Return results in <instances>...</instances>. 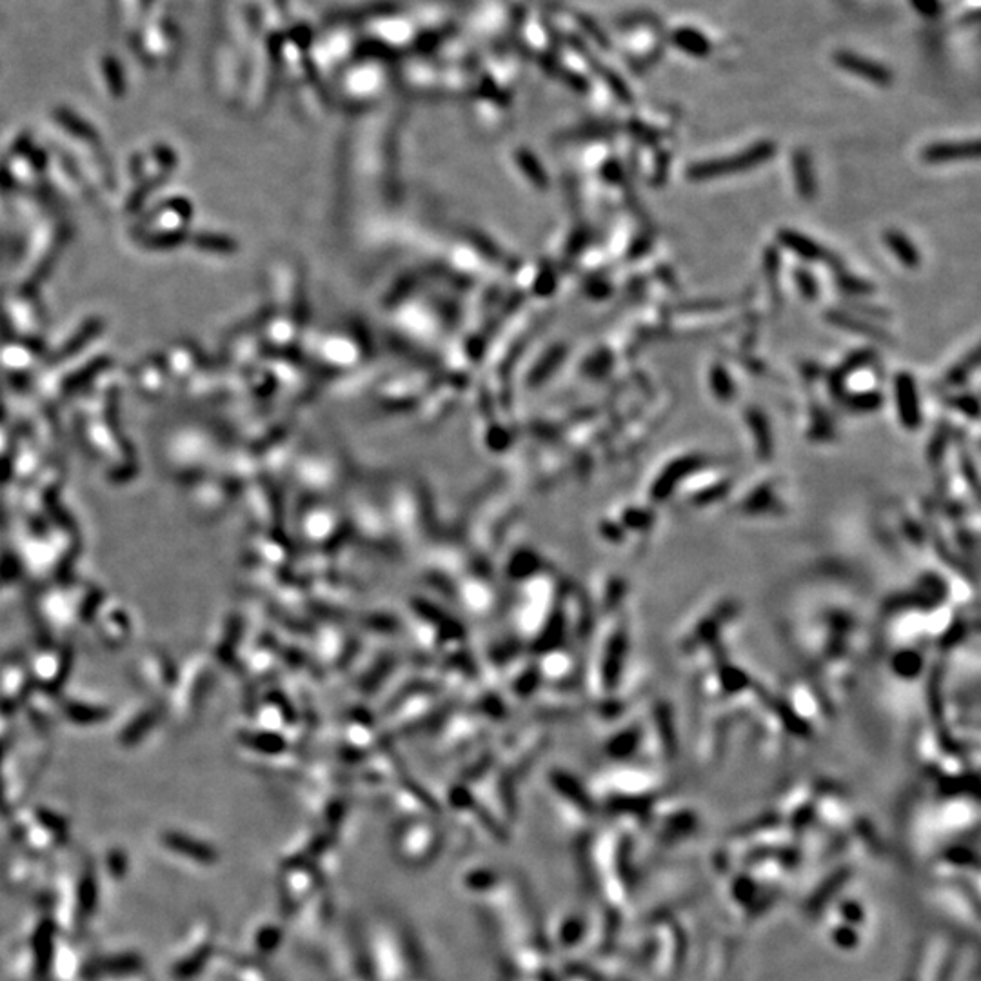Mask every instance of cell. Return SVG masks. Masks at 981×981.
<instances>
[{"instance_id": "2e32d148", "label": "cell", "mask_w": 981, "mask_h": 981, "mask_svg": "<svg viewBox=\"0 0 981 981\" xmlns=\"http://www.w3.org/2000/svg\"><path fill=\"white\" fill-rule=\"evenodd\" d=\"M916 10L922 11L923 15H934L940 10V2L938 0H912Z\"/></svg>"}, {"instance_id": "277c9868", "label": "cell", "mask_w": 981, "mask_h": 981, "mask_svg": "<svg viewBox=\"0 0 981 981\" xmlns=\"http://www.w3.org/2000/svg\"><path fill=\"white\" fill-rule=\"evenodd\" d=\"M778 240L782 244L783 248L793 251L794 255L802 258V260H807V262H822V260H829L831 255L829 251L820 246L814 238L807 237L803 235L800 231L796 229H780L778 231Z\"/></svg>"}, {"instance_id": "9c48e42d", "label": "cell", "mask_w": 981, "mask_h": 981, "mask_svg": "<svg viewBox=\"0 0 981 981\" xmlns=\"http://www.w3.org/2000/svg\"><path fill=\"white\" fill-rule=\"evenodd\" d=\"M673 39L678 48H682L685 53H691L694 57H705V55H709V50H711L709 40L705 39L702 33L689 30V28L674 31Z\"/></svg>"}, {"instance_id": "e0dca14e", "label": "cell", "mask_w": 981, "mask_h": 981, "mask_svg": "<svg viewBox=\"0 0 981 981\" xmlns=\"http://www.w3.org/2000/svg\"><path fill=\"white\" fill-rule=\"evenodd\" d=\"M151 2H153V0H142V8H144V10H148V6L151 4Z\"/></svg>"}, {"instance_id": "8fae6325", "label": "cell", "mask_w": 981, "mask_h": 981, "mask_svg": "<svg viewBox=\"0 0 981 981\" xmlns=\"http://www.w3.org/2000/svg\"><path fill=\"white\" fill-rule=\"evenodd\" d=\"M838 286L847 295H851V297H867V295L874 293V286H872L869 280L854 277V275H849V273H842L838 277Z\"/></svg>"}, {"instance_id": "5b68a950", "label": "cell", "mask_w": 981, "mask_h": 981, "mask_svg": "<svg viewBox=\"0 0 981 981\" xmlns=\"http://www.w3.org/2000/svg\"><path fill=\"white\" fill-rule=\"evenodd\" d=\"M980 155L978 142H938L923 151V159L931 164H942L952 160L976 159Z\"/></svg>"}, {"instance_id": "5bb4252c", "label": "cell", "mask_w": 981, "mask_h": 981, "mask_svg": "<svg viewBox=\"0 0 981 981\" xmlns=\"http://www.w3.org/2000/svg\"><path fill=\"white\" fill-rule=\"evenodd\" d=\"M951 406L960 409L962 413H965L967 417L971 418L978 417V411H980L978 398L974 397V395H962V397L951 398Z\"/></svg>"}, {"instance_id": "30bf717a", "label": "cell", "mask_w": 981, "mask_h": 981, "mask_svg": "<svg viewBox=\"0 0 981 981\" xmlns=\"http://www.w3.org/2000/svg\"><path fill=\"white\" fill-rule=\"evenodd\" d=\"M709 382H711V389H713L714 397L722 402H729L731 398L736 395V387H734L733 378L729 375V371L725 369L724 366L716 364L711 369V375H709Z\"/></svg>"}, {"instance_id": "7c38bea8", "label": "cell", "mask_w": 981, "mask_h": 981, "mask_svg": "<svg viewBox=\"0 0 981 981\" xmlns=\"http://www.w3.org/2000/svg\"><path fill=\"white\" fill-rule=\"evenodd\" d=\"M794 280H796L798 289H800V293H802V297L805 298V300H809V302L816 300L818 293H820V288H818V282H816V278H814L811 271H807V269L803 268L796 269V273H794Z\"/></svg>"}, {"instance_id": "4fadbf2b", "label": "cell", "mask_w": 981, "mask_h": 981, "mask_svg": "<svg viewBox=\"0 0 981 981\" xmlns=\"http://www.w3.org/2000/svg\"><path fill=\"white\" fill-rule=\"evenodd\" d=\"M847 402H849V406L856 409V411H876L878 407H882L883 397L880 395V393L867 391V393H856V395H851Z\"/></svg>"}, {"instance_id": "7a4b0ae2", "label": "cell", "mask_w": 981, "mask_h": 981, "mask_svg": "<svg viewBox=\"0 0 981 981\" xmlns=\"http://www.w3.org/2000/svg\"><path fill=\"white\" fill-rule=\"evenodd\" d=\"M894 393L903 426L916 429L922 422V407L914 377L909 373H900L894 380Z\"/></svg>"}, {"instance_id": "52a82bcc", "label": "cell", "mask_w": 981, "mask_h": 981, "mask_svg": "<svg viewBox=\"0 0 981 981\" xmlns=\"http://www.w3.org/2000/svg\"><path fill=\"white\" fill-rule=\"evenodd\" d=\"M885 244L891 249L892 255L902 262L905 268H918L920 266V253L918 248L911 242V238L905 237L902 231L891 229L885 233Z\"/></svg>"}, {"instance_id": "9a60e30c", "label": "cell", "mask_w": 981, "mask_h": 981, "mask_svg": "<svg viewBox=\"0 0 981 981\" xmlns=\"http://www.w3.org/2000/svg\"><path fill=\"white\" fill-rule=\"evenodd\" d=\"M976 366H978V351H974L971 357L967 358V360L963 362L962 366L956 367L954 371H951V375H949V382H954V384L963 382L965 377H969V375H971V369H974Z\"/></svg>"}, {"instance_id": "ba28073f", "label": "cell", "mask_w": 981, "mask_h": 981, "mask_svg": "<svg viewBox=\"0 0 981 981\" xmlns=\"http://www.w3.org/2000/svg\"><path fill=\"white\" fill-rule=\"evenodd\" d=\"M827 318L833 322L834 326H840L842 329L853 331V333H858V335H867V337L880 338V340L887 338V335L883 333L882 329L872 326L869 322H863V320L851 317V315H847L843 311H831Z\"/></svg>"}, {"instance_id": "6da1fadb", "label": "cell", "mask_w": 981, "mask_h": 981, "mask_svg": "<svg viewBox=\"0 0 981 981\" xmlns=\"http://www.w3.org/2000/svg\"><path fill=\"white\" fill-rule=\"evenodd\" d=\"M774 151L776 148H774L773 142H758V144H754L753 148L745 149L733 157L696 162L687 171V177L696 180V182H702V180H711L716 179V177L749 171V169H754L763 162L773 159Z\"/></svg>"}, {"instance_id": "8992f818", "label": "cell", "mask_w": 981, "mask_h": 981, "mask_svg": "<svg viewBox=\"0 0 981 981\" xmlns=\"http://www.w3.org/2000/svg\"><path fill=\"white\" fill-rule=\"evenodd\" d=\"M794 180L796 189L803 200H813L816 197V177H814L813 162L805 151L794 155Z\"/></svg>"}, {"instance_id": "3957f363", "label": "cell", "mask_w": 981, "mask_h": 981, "mask_svg": "<svg viewBox=\"0 0 981 981\" xmlns=\"http://www.w3.org/2000/svg\"><path fill=\"white\" fill-rule=\"evenodd\" d=\"M834 60H836V64L842 70L854 73V75H858L862 79H867L872 84H876V86H889L892 82L891 71L883 68L882 64H876L872 60L863 59L860 55H854V53H836Z\"/></svg>"}]
</instances>
